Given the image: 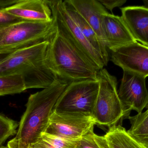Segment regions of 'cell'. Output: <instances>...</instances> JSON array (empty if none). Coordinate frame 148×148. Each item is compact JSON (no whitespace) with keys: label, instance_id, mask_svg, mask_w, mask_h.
<instances>
[{"label":"cell","instance_id":"6da1fadb","mask_svg":"<svg viewBox=\"0 0 148 148\" xmlns=\"http://www.w3.org/2000/svg\"><path fill=\"white\" fill-rule=\"evenodd\" d=\"M49 43L43 42L15 51L0 63V76L20 75L27 89L49 87L58 79L46 62Z\"/></svg>","mask_w":148,"mask_h":148},{"label":"cell","instance_id":"7a4b0ae2","mask_svg":"<svg viewBox=\"0 0 148 148\" xmlns=\"http://www.w3.org/2000/svg\"><path fill=\"white\" fill-rule=\"evenodd\" d=\"M49 42L46 62L57 79L68 84L79 81L98 79L99 71L56 31Z\"/></svg>","mask_w":148,"mask_h":148},{"label":"cell","instance_id":"3957f363","mask_svg":"<svg viewBox=\"0 0 148 148\" xmlns=\"http://www.w3.org/2000/svg\"><path fill=\"white\" fill-rule=\"evenodd\" d=\"M67 85L57 79L49 87L30 95L15 137L28 145L36 141L48 127L54 107Z\"/></svg>","mask_w":148,"mask_h":148},{"label":"cell","instance_id":"277c9868","mask_svg":"<svg viewBox=\"0 0 148 148\" xmlns=\"http://www.w3.org/2000/svg\"><path fill=\"white\" fill-rule=\"evenodd\" d=\"M98 80L99 90L92 116L96 124L110 127L130 114L119 98L116 77L103 68L99 70Z\"/></svg>","mask_w":148,"mask_h":148},{"label":"cell","instance_id":"5b68a950","mask_svg":"<svg viewBox=\"0 0 148 148\" xmlns=\"http://www.w3.org/2000/svg\"><path fill=\"white\" fill-rule=\"evenodd\" d=\"M51 8L56 32L66 38L98 71L108 64L81 32L62 0L47 1Z\"/></svg>","mask_w":148,"mask_h":148},{"label":"cell","instance_id":"8992f818","mask_svg":"<svg viewBox=\"0 0 148 148\" xmlns=\"http://www.w3.org/2000/svg\"><path fill=\"white\" fill-rule=\"evenodd\" d=\"M99 88L98 79L68 84L56 103L53 112L59 114L92 116Z\"/></svg>","mask_w":148,"mask_h":148},{"label":"cell","instance_id":"52a82bcc","mask_svg":"<svg viewBox=\"0 0 148 148\" xmlns=\"http://www.w3.org/2000/svg\"><path fill=\"white\" fill-rule=\"evenodd\" d=\"M56 31L53 19L47 22L22 21L0 30V49L25 47L49 41Z\"/></svg>","mask_w":148,"mask_h":148},{"label":"cell","instance_id":"ba28073f","mask_svg":"<svg viewBox=\"0 0 148 148\" xmlns=\"http://www.w3.org/2000/svg\"><path fill=\"white\" fill-rule=\"evenodd\" d=\"M96 124L92 116L59 114L53 111L45 133L65 140H77Z\"/></svg>","mask_w":148,"mask_h":148},{"label":"cell","instance_id":"9c48e42d","mask_svg":"<svg viewBox=\"0 0 148 148\" xmlns=\"http://www.w3.org/2000/svg\"><path fill=\"white\" fill-rule=\"evenodd\" d=\"M146 78L134 73L123 71L118 96L129 114L131 110L142 113L148 103V91Z\"/></svg>","mask_w":148,"mask_h":148},{"label":"cell","instance_id":"30bf717a","mask_svg":"<svg viewBox=\"0 0 148 148\" xmlns=\"http://www.w3.org/2000/svg\"><path fill=\"white\" fill-rule=\"evenodd\" d=\"M111 61L127 71L148 76V47L137 41L110 50Z\"/></svg>","mask_w":148,"mask_h":148},{"label":"cell","instance_id":"8fae6325","mask_svg":"<svg viewBox=\"0 0 148 148\" xmlns=\"http://www.w3.org/2000/svg\"><path fill=\"white\" fill-rule=\"evenodd\" d=\"M102 30L105 45L110 50L136 41L121 17L108 12L103 16Z\"/></svg>","mask_w":148,"mask_h":148},{"label":"cell","instance_id":"7c38bea8","mask_svg":"<svg viewBox=\"0 0 148 148\" xmlns=\"http://www.w3.org/2000/svg\"><path fill=\"white\" fill-rule=\"evenodd\" d=\"M3 10L26 21L47 22L53 20L51 8L46 0H21Z\"/></svg>","mask_w":148,"mask_h":148},{"label":"cell","instance_id":"4fadbf2b","mask_svg":"<svg viewBox=\"0 0 148 148\" xmlns=\"http://www.w3.org/2000/svg\"><path fill=\"white\" fill-rule=\"evenodd\" d=\"M121 17L135 41L148 47V8L144 6L122 8Z\"/></svg>","mask_w":148,"mask_h":148},{"label":"cell","instance_id":"5bb4252c","mask_svg":"<svg viewBox=\"0 0 148 148\" xmlns=\"http://www.w3.org/2000/svg\"><path fill=\"white\" fill-rule=\"evenodd\" d=\"M95 30L105 44L102 30L103 16L108 13L98 0H67Z\"/></svg>","mask_w":148,"mask_h":148},{"label":"cell","instance_id":"9a60e30c","mask_svg":"<svg viewBox=\"0 0 148 148\" xmlns=\"http://www.w3.org/2000/svg\"><path fill=\"white\" fill-rule=\"evenodd\" d=\"M63 2L67 11L73 19L87 41L101 54L108 64L109 60V56L106 45L101 41L90 25L77 11L74 9L67 0H65Z\"/></svg>","mask_w":148,"mask_h":148},{"label":"cell","instance_id":"2e32d148","mask_svg":"<svg viewBox=\"0 0 148 148\" xmlns=\"http://www.w3.org/2000/svg\"><path fill=\"white\" fill-rule=\"evenodd\" d=\"M104 137L109 148H148L136 140L120 125L110 127Z\"/></svg>","mask_w":148,"mask_h":148},{"label":"cell","instance_id":"e0dca14e","mask_svg":"<svg viewBox=\"0 0 148 148\" xmlns=\"http://www.w3.org/2000/svg\"><path fill=\"white\" fill-rule=\"evenodd\" d=\"M130 123V134L148 148V110L128 118Z\"/></svg>","mask_w":148,"mask_h":148},{"label":"cell","instance_id":"ac0fdd59","mask_svg":"<svg viewBox=\"0 0 148 148\" xmlns=\"http://www.w3.org/2000/svg\"><path fill=\"white\" fill-rule=\"evenodd\" d=\"M78 140H65L44 133L29 148H75Z\"/></svg>","mask_w":148,"mask_h":148},{"label":"cell","instance_id":"d6986e66","mask_svg":"<svg viewBox=\"0 0 148 148\" xmlns=\"http://www.w3.org/2000/svg\"><path fill=\"white\" fill-rule=\"evenodd\" d=\"M26 89L24 81L20 75L0 76V96L20 94Z\"/></svg>","mask_w":148,"mask_h":148},{"label":"cell","instance_id":"ffe728a7","mask_svg":"<svg viewBox=\"0 0 148 148\" xmlns=\"http://www.w3.org/2000/svg\"><path fill=\"white\" fill-rule=\"evenodd\" d=\"M94 129L77 140L75 148H109L104 136L94 133Z\"/></svg>","mask_w":148,"mask_h":148},{"label":"cell","instance_id":"44dd1931","mask_svg":"<svg viewBox=\"0 0 148 148\" xmlns=\"http://www.w3.org/2000/svg\"><path fill=\"white\" fill-rule=\"evenodd\" d=\"M17 123L0 114V147L11 136L16 133Z\"/></svg>","mask_w":148,"mask_h":148},{"label":"cell","instance_id":"7402d4cb","mask_svg":"<svg viewBox=\"0 0 148 148\" xmlns=\"http://www.w3.org/2000/svg\"><path fill=\"white\" fill-rule=\"evenodd\" d=\"M23 21L26 20L18 18L8 13L3 9H0V30Z\"/></svg>","mask_w":148,"mask_h":148},{"label":"cell","instance_id":"603a6c76","mask_svg":"<svg viewBox=\"0 0 148 148\" xmlns=\"http://www.w3.org/2000/svg\"><path fill=\"white\" fill-rule=\"evenodd\" d=\"M105 7L112 12L113 10L117 7L122 6L127 2L126 0H98Z\"/></svg>","mask_w":148,"mask_h":148},{"label":"cell","instance_id":"cb8c5ba5","mask_svg":"<svg viewBox=\"0 0 148 148\" xmlns=\"http://www.w3.org/2000/svg\"><path fill=\"white\" fill-rule=\"evenodd\" d=\"M23 47L10 48L0 49V63L5 61L15 51Z\"/></svg>","mask_w":148,"mask_h":148},{"label":"cell","instance_id":"d4e9b609","mask_svg":"<svg viewBox=\"0 0 148 148\" xmlns=\"http://www.w3.org/2000/svg\"><path fill=\"white\" fill-rule=\"evenodd\" d=\"M8 148H29V145H27L15 137L8 143Z\"/></svg>","mask_w":148,"mask_h":148},{"label":"cell","instance_id":"484cf974","mask_svg":"<svg viewBox=\"0 0 148 148\" xmlns=\"http://www.w3.org/2000/svg\"><path fill=\"white\" fill-rule=\"evenodd\" d=\"M19 1L0 0V9H4L17 3Z\"/></svg>","mask_w":148,"mask_h":148},{"label":"cell","instance_id":"4316f807","mask_svg":"<svg viewBox=\"0 0 148 148\" xmlns=\"http://www.w3.org/2000/svg\"><path fill=\"white\" fill-rule=\"evenodd\" d=\"M143 3H144V6L148 8V0L143 1Z\"/></svg>","mask_w":148,"mask_h":148},{"label":"cell","instance_id":"83f0119b","mask_svg":"<svg viewBox=\"0 0 148 148\" xmlns=\"http://www.w3.org/2000/svg\"><path fill=\"white\" fill-rule=\"evenodd\" d=\"M146 108L147 109V110H148V103L147 105V107H146Z\"/></svg>","mask_w":148,"mask_h":148},{"label":"cell","instance_id":"f1b7e54d","mask_svg":"<svg viewBox=\"0 0 148 148\" xmlns=\"http://www.w3.org/2000/svg\"><path fill=\"white\" fill-rule=\"evenodd\" d=\"M0 148H8V147H0Z\"/></svg>","mask_w":148,"mask_h":148}]
</instances>
